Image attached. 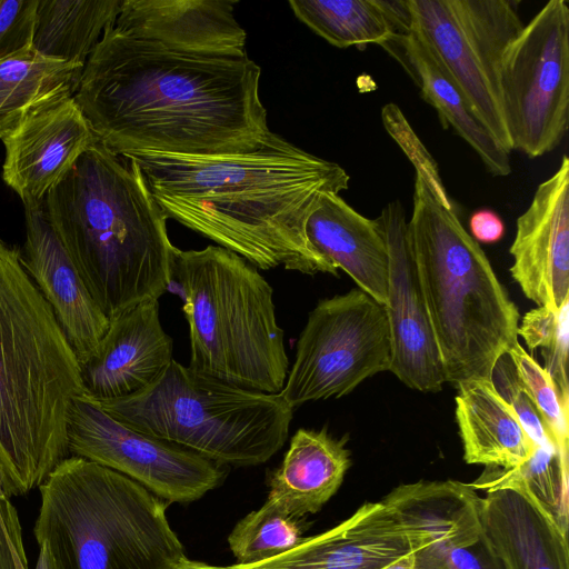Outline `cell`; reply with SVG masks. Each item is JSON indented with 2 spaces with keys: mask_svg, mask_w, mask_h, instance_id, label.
Masks as SVG:
<instances>
[{
  "mask_svg": "<svg viewBox=\"0 0 569 569\" xmlns=\"http://www.w3.org/2000/svg\"><path fill=\"white\" fill-rule=\"evenodd\" d=\"M261 68L244 56L174 51L108 26L73 99L94 138L117 156L224 157L270 133Z\"/></svg>",
  "mask_w": 569,
  "mask_h": 569,
  "instance_id": "1",
  "label": "cell"
},
{
  "mask_svg": "<svg viewBox=\"0 0 569 569\" xmlns=\"http://www.w3.org/2000/svg\"><path fill=\"white\" fill-rule=\"evenodd\" d=\"M133 160L167 218L256 268L305 274L337 269L309 242L306 223L322 194H339L350 177L270 131L256 150L224 157L136 153Z\"/></svg>",
  "mask_w": 569,
  "mask_h": 569,
  "instance_id": "2",
  "label": "cell"
},
{
  "mask_svg": "<svg viewBox=\"0 0 569 569\" xmlns=\"http://www.w3.org/2000/svg\"><path fill=\"white\" fill-rule=\"evenodd\" d=\"M97 139L44 198L58 238L112 320L169 289L174 246L139 166Z\"/></svg>",
  "mask_w": 569,
  "mask_h": 569,
  "instance_id": "3",
  "label": "cell"
},
{
  "mask_svg": "<svg viewBox=\"0 0 569 569\" xmlns=\"http://www.w3.org/2000/svg\"><path fill=\"white\" fill-rule=\"evenodd\" d=\"M82 395L73 350L20 249L0 238V478L11 497L69 457L68 419Z\"/></svg>",
  "mask_w": 569,
  "mask_h": 569,
  "instance_id": "4",
  "label": "cell"
},
{
  "mask_svg": "<svg viewBox=\"0 0 569 569\" xmlns=\"http://www.w3.org/2000/svg\"><path fill=\"white\" fill-rule=\"evenodd\" d=\"M408 240L446 382L491 379L518 342L520 313L449 197L416 172Z\"/></svg>",
  "mask_w": 569,
  "mask_h": 569,
  "instance_id": "5",
  "label": "cell"
},
{
  "mask_svg": "<svg viewBox=\"0 0 569 569\" xmlns=\"http://www.w3.org/2000/svg\"><path fill=\"white\" fill-rule=\"evenodd\" d=\"M39 491L33 533L59 569H167L186 556L169 503L114 470L69 456Z\"/></svg>",
  "mask_w": 569,
  "mask_h": 569,
  "instance_id": "6",
  "label": "cell"
},
{
  "mask_svg": "<svg viewBox=\"0 0 569 569\" xmlns=\"http://www.w3.org/2000/svg\"><path fill=\"white\" fill-rule=\"evenodd\" d=\"M189 327V368L243 389L280 393L289 372L273 290L258 268L219 246L172 253Z\"/></svg>",
  "mask_w": 569,
  "mask_h": 569,
  "instance_id": "7",
  "label": "cell"
},
{
  "mask_svg": "<svg viewBox=\"0 0 569 569\" xmlns=\"http://www.w3.org/2000/svg\"><path fill=\"white\" fill-rule=\"evenodd\" d=\"M94 401L133 430L233 467L258 466L276 455L293 412L279 393L232 386L174 359L144 389Z\"/></svg>",
  "mask_w": 569,
  "mask_h": 569,
  "instance_id": "8",
  "label": "cell"
},
{
  "mask_svg": "<svg viewBox=\"0 0 569 569\" xmlns=\"http://www.w3.org/2000/svg\"><path fill=\"white\" fill-rule=\"evenodd\" d=\"M392 342L387 309L359 288L320 300L301 331L281 398L293 409L340 398L389 371Z\"/></svg>",
  "mask_w": 569,
  "mask_h": 569,
  "instance_id": "9",
  "label": "cell"
},
{
  "mask_svg": "<svg viewBox=\"0 0 569 569\" xmlns=\"http://www.w3.org/2000/svg\"><path fill=\"white\" fill-rule=\"evenodd\" d=\"M502 112L511 150L530 158L553 151L569 121V6L550 0L503 52Z\"/></svg>",
  "mask_w": 569,
  "mask_h": 569,
  "instance_id": "10",
  "label": "cell"
},
{
  "mask_svg": "<svg viewBox=\"0 0 569 569\" xmlns=\"http://www.w3.org/2000/svg\"><path fill=\"white\" fill-rule=\"evenodd\" d=\"M406 1L411 26L458 84L475 114L510 152L499 70L505 50L523 28L519 1Z\"/></svg>",
  "mask_w": 569,
  "mask_h": 569,
  "instance_id": "11",
  "label": "cell"
},
{
  "mask_svg": "<svg viewBox=\"0 0 569 569\" xmlns=\"http://www.w3.org/2000/svg\"><path fill=\"white\" fill-rule=\"evenodd\" d=\"M67 445L69 456L114 470L169 505L196 501L227 476L226 466L122 425L84 393L73 400Z\"/></svg>",
  "mask_w": 569,
  "mask_h": 569,
  "instance_id": "12",
  "label": "cell"
},
{
  "mask_svg": "<svg viewBox=\"0 0 569 569\" xmlns=\"http://www.w3.org/2000/svg\"><path fill=\"white\" fill-rule=\"evenodd\" d=\"M377 219L389 257L385 306L392 342L389 371L411 389L438 392L446 376L410 250L401 202H389Z\"/></svg>",
  "mask_w": 569,
  "mask_h": 569,
  "instance_id": "13",
  "label": "cell"
},
{
  "mask_svg": "<svg viewBox=\"0 0 569 569\" xmlns=\"http://www.w3.org/2000/svg\"><path fill=\"white\" fill-rule=\"evenodd\" d=\"M481 538L503 569H569L568 531L518 478L487 467L471 483Z\"/></svg>",
  "mask_w": 569,
  "mask_h": 569,
  "instance_id": "14",
  "label": "cell"
},
{
  "mask_svg": "<svg viewBox=\"0 0 569 569\" xmlns=\"http://www.w3.org/2000/svg\"><path fill=\"white\" fill-rule=\"evenodd\" d=\"M510 273L538 307L559 311L569 302V159L541 182L518 217L509 249Z\"/></svg>",
  "mask_w": 569,
  "mask_h": 569,
  "instance_id": "15",
  "label": "cell"
},
{
  "mask_svg": "<svg viewBox=\"0 0 569 569\" xmlns=\"http://www.w3.org/2000/svg\"><path fill=\"white\" fill-rule=\"evenodd\" d=\"M23 207L26 239L20 250L21 262L81 365L104 336L110 320L92 299L53 230L44 201Z\"/></svg>",
  "mask_w": 569,
  "mask_h": 569,
  "instance_id": "16",
  "label": "cell"
},
{
  "mask_svg": "<svg viewBox=\"0 0 569 569\" xmlns=\"http://www.w3.org/2000/svg\"><path fill=\"white\" fill-rule=\"evenodd\" d=\"M94 140L73 97L56 101L3 140L2 179L23 204L42 202Z\"/></svg>",
  "mask_w": 569,
  "mask_h": 569,
  "instance_id": "17",
  "label": "cell"
},
{
  "mask_svg": "<svg viewBox=\"0 0 569 569\" xmlns=\"http://www.w3.org/2000/svg\"><path fill=\"white\" fill-rule=\"evenodd\" d=\"M173 341L161 326L158 299L144 300L110 320L90 357L80 365L83 393L94 400L136 393L167 369Z\"/></svg>",
  "mask_w": 569,
  "mask_h": 569,
  "instance_id": "18",
  "label": "cell"
},
{
  "mask_svg": "<svg viewBox=\"0 0 569 569\" xmlns=\"http://www.w3.org/2000/svg\"><path fill=\"white\" fill-rule=\"evenodd\" d=\"M234 0H122L113 27L164 48L210 56L247 54Z\"/></svg>",
  "mask_w": 569,
  "mask_h": 569,
  "instance_id": "19",
  "label": "cell"
},
{
  "mask_svg": "<svg viewBox=\"0 0 569 569\" xmlns=\"http://www.w3.org/2000/svg\"><path fill=\"white\" fill-rule=\"evenodd\" d=\"M392 512L381 502L363 503L336 527L305 539L269 560L240 569H382L411 553Z\"/></svg>",
  "mask_w": 569,
  "mask_h": 569,
  "instance_id": "20",
  "label": "cell"
},
{
  "mask_svg": "<svg viewBox=\"0 0 569 569\" xmlns=\"http://www.w3.org/2000/svg\"><path fill=\"white\" fill-rule=\"evenodd\" d=\"M306 234L337 270L342 269L360 290L387 305L389 257L378 219L366 218L339 194L328 192L310 213Z\"/></svg>",
  "mask_w": 569,
  "mask_h": 569,
  "instance_id": "21",
  "label": "cell"
},
{
  "mask_svg": "<svg viewBox=\"0 0 569 569\" xmlns=\"http://www.w3.org/2000/svg\"><path fill=\"white\" fill-rule=\"evenodd\" d=\"M381 502L400 522L412 552L481 539L480 496L471 483L419 480L393 488Z\"/></svg>",
  "mask_w": 569,
  "mask_h": 569,
  "instance_id": "22",
  "label": "cell"
},
{
  "mask_svg": "<svg viewBox=\"0 0 569 569\" xmlns=\"http://www.w3.org/2000/svg\"><path fill=\"white\" fill-rule=\"evenodd\" d=\"M346 442V437L337 439L325 428L298 429L269 478L267 500L299 518L318 512L338 491L350 468Z\"/></svg>",
  "mask_w": 569,
  "mask_h": 569,
  "instance_id": "23",
  "label": "cell"
},
{
  "mask_svg": "<svg viewBox=\"0 0 569 569\" xmlns=\"http://www.w3.org/2000/svg\"><path fill=\"white\" fill-rule=\"evenodd\" d=\"M456 388V421L467 463L511 469L531 458L537 445L491 379H470Z\"/></svg>",
  "mask_w": 569,
  "mask_h": 569,
  "instance_id": "24",
  "label": "cell"
},
{
  "mask_svg": "<svg viewBox=\"0 0 569 569\" xmlns=\"http://www.w3.org/2000/svg\"><path fill=\"white\" fill-rule=\"evenodd\" d=\"M395 42L401 44L410 76L420 87L422 99L436 109L443 128L451 127L473 149L489 173L510 174V152L475 114L458 84L418 31L411 26Z\"/></svg>",
  "mask_w": 569,
  "mask_h": 569,
  "instance_id": "25",
  "label": "cell"
},
{
  "mask_svg": "<svg viewBox=\"0 0 569 569\" xmlns=\"http://www.w3.org/2000/svg\"><path fill=\"white\" fill-rule=\"evenodd\" d=\"M84 66L33 49L0 61V139L42 108L76 93Z\"/></svg>",
  "mask_w": 569,
  "mask_h": 569,
  "instance_id": "26",
  "label": "cell"
},
{
  "mask_svg": "<svg viewBox=\"0 0 569 569\" xmlns=\"http://www.w3.org/2000/svg\"><path fill=\"white\" fill-rule=\"evenodd\" d=\"M122 0H38L32 49L51 59L86 66Z\"/></svg>",
  "mask_w": 569,
  "mask_h": 569,
  "instance_id": "27",
  "label": "cell"
},
{
  "mask_svg": "<svg viewBox=\"0 0 569 569\" xmlns=\"http://www.w3.org/2000/svg\"><path fill=\"white\" fill-rule=\"evenodd\" d=\"M288 4L302 23L338 48L362 50L399 36L381 0H289Z\"/></svg>",
  "mask_w": 569,
  "mask_h": 569,
  "instance_id": "28",
  "label": "cell"
},
{
  "mask_svg": "<svg viewBox=\"0 0 569 569\" xmlns=\"http://www.w3.org/2000/svg\"><path fill=\"white\" fill-rule=\"evenodd\" d=\"M307 529L306 518L295 517L266 500L231 530L228 543L238 565L259 563L298 546Z\"/></svg>",
  "mask_w": 569,
  "mask_h": 569,
  "instance_id": "29",
  "label": "cell"
},
{
  "mask_svg": "<svg viewBox=\"0 0 569 569\" xmlns=\"http://www.w3.org/2000/svg\"><path fill=\"white\" fill-rule=\"evenodd\" d=\"M569 302L559 311L549 307H537L529 310L518 327L530 350L541 349L545 359V370L552 379L560 400L568 409L569 390L567 378L568 345H569Z\"/></svg>",
  "mask_w": 569,
  "mask_h": 569,
  "instance_id": "30",
  "label": "cell"
},
{
  "mask_svg": "<svg viewBox=\"0 0 569 569\" xmlns=\"http://www.w3.org/2000/svg\"><path fill=\"white\" fill-rule=\"evenodd\" d=\"M508 355L556 448L562 457L568 458V409L563 407L552 379L519 341Z\"/></svg>",
  "mask_w": 569,
  "mask_h": 569,
  "instance_id": "31",
  "label": "cell"
},
{
  "mask_svg": "<svg viewBox=\"0 0 569 569\" xmlns=\"http://www.w3.org/2000/svg\"><path fill=\"white\" fill-rule=\"evenodd\" d=\"M505 470L522 481L568 531V458L537 445L528 461Z\"/></svg>",
  "mask_w": 569,
  "mask_h": 569,
  "instance_id": "32",
  "label": "cell"
},
{
  "mask_svg": "<svg viewBox=\"0 0 569 569\" xmlns=\"http://www.w3.org/2000/svg\"><path fill=\"white\" fill-rule=\"evenodd\" d=\"M491 381L498 393L513 408L522 427L535 443L547 450L559 452L529 395L522 387L508 353L501 356L496 362Z\"/></svg>",
  "mask_w": 569,
  "mask_h": 569,
  "instance_id": "33",
  "label": "cell"
},
{
  "mask_svg": "<svg viewBox=\"0 0 569 569\" xmlns=\"http://www.w3.org/2000/svg\"><path fill=\"white\" fill-rule=\"evenodd\" d=\"M413 553V569H503L482 538L471 545L425 547Z\"/></svg>",
  "mask_w": 569,
  "mask_h": 569,
  "instance_id": "34",
  "label": "cell"
},
{
  "mask_svg": "<svg viewBox=\"0 0 569 569\" xmlns=\"http://www.w3.org/2000/svg\"><path fill=\"white\" fill-rule=\"evenodd\" d=\"M38 0L0 1V61L32 49Z\"/></svg>",
  "mask_w": 569,
  "mask_h": 569,
  "instance_id": "35",
  "label": "cell"
},
{
  "mask_svg": "<svg viewBox=\"0 0 569 569\" xmlns=\"http://www.w3.org/2000/svg\"><path fill=\"white\" fill-rule=\"evenodd\" d=\"M0 478V547L12 557L17 569H28L18 512Z\"/></svg>",
  "mask_w": 569,
  "mask_h": 569,
  "instance_id": "36",
  "label": "cell"
},
{
  "mask_svg": "<svg viewBox=\"0 0 569 569\" xmlns=\"http://www.w3.org/2000/svg\"><path fill=\"white\" fill-rule=\"evenodd\" d=\"M471 237L477 242L493 243L505 233V224L497 212L491 209H479L469 218Z\"/></svg>",
  "mask_w": 569,
  "mask_h": 569,
  "instance_id": "37",
  "label": "cell"
},
{
  "mask_svg": "<svg viewBox=\"0 0 569 569\" xmlns=\"http://www.w3.org/2000/svg\"><path fill=\"white\" fill-rule=\"evenodd\" d=\"M167 569H240V566L238 563L229 567L213 566L202 561L191 560L183 556L170 565Z\"/></svg>",
  "mask_w": 569,
  "mask_h": 569,
  "instance_id": "38",
  "label": "cell"
},
{
  "mask_svg": "<svg viewBox=\"0 0 569 569\" xmlns=\"http://www.w3.org/2000/svg\"><path fill=\"white\" fill-rule=\"evenodd\" d=\"M34 569H59L46 541L39 543V556Z\"/></svg>",
  "mask_w": 569,
  "mask_h": 569,
  "instance_id": "39",
  "label": "cell"
},
{
  "mask_svg": "<svg viewBox=\"0 0 569 569\" xmlns=\"http://www.w3.org/2000/svg\"><path fill=\"white\" fill-rule=\"evenodd\" d=\"M382 569H413V553H408Z\"/></svg>",
  "mask_w": 569,
  "mask_h": 569,
  "instance_id": "40",
  "label": "cell"
},
{
  "mask_svg": "<svg viewBox=\"0 0 569 569\" xmlns=\"http://www.w3.org/2000/svg\"><path fill=\"white\" fill-rule=\"evenodd\" d=\"M0 569H17L11 556L0 547Z\"/></svg>",
  "mask_w": 569,
  "mask_h": 569,
  "instance_id": "41",
  "label": "cell"
}]
</instances>
